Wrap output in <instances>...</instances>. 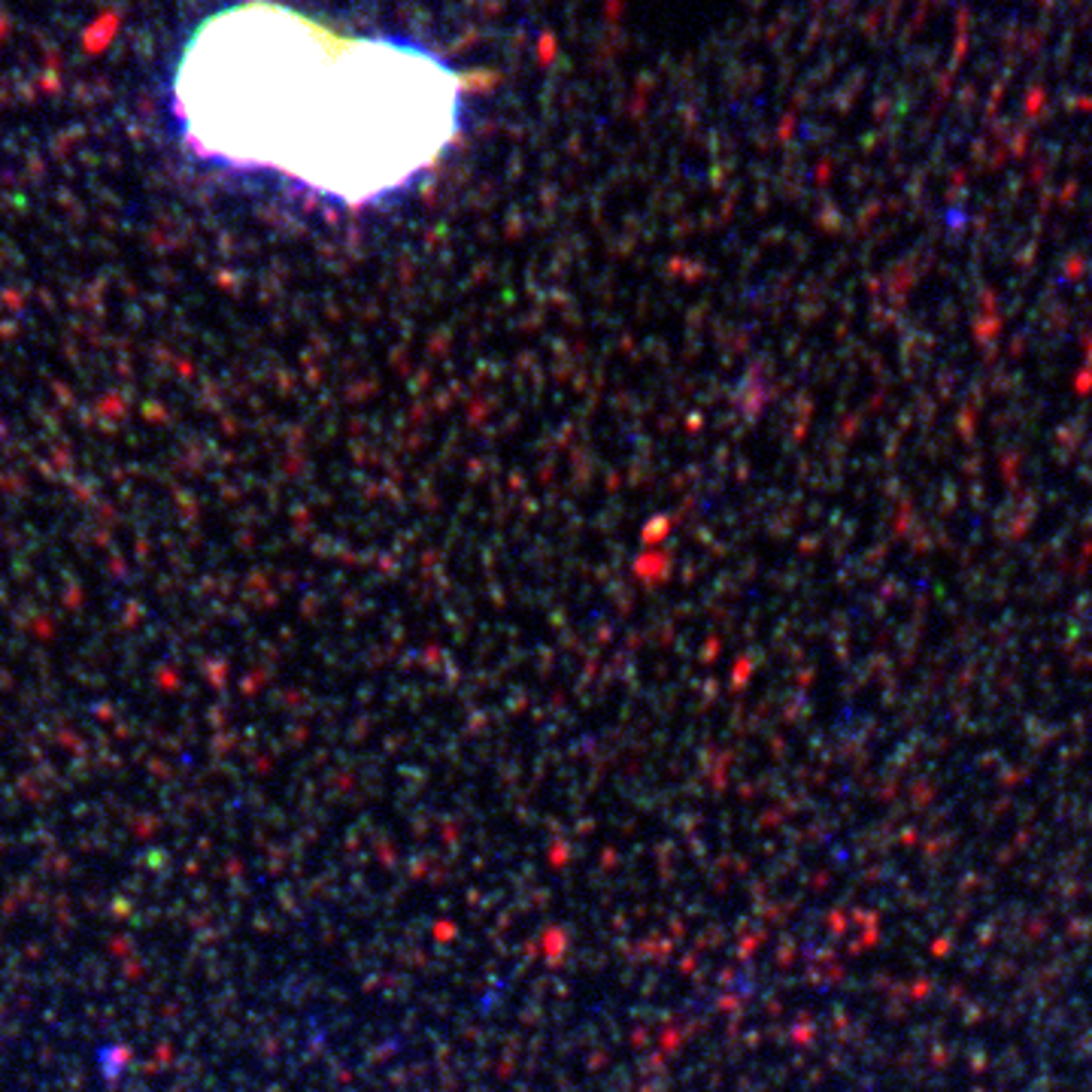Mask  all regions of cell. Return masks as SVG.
Returning a JSON list of instances; mask_svg holds the SVG:
<instances>
[{"mask_svg":"<svg viewBox=\"0 0 1092 1092\" xmlns=\"http://www.w3.org/2000/svg\"><path fill=\"white\" fill-rule=\"evenodd\" d=\"M174 115L204 159L359 204L440 159L458 134L461 79L413 40L349 37L279 3H240L192 34Z\"/></svg>","mask_w":1092,"mask_h":1092,"instance_id":"obj_1","label":"cell"}]
</instances>
